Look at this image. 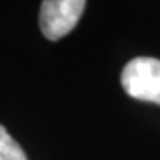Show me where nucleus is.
<instances>
[{
    "instance_id": "3",
    "label": "nucleus",
    "mask_w": 160,
    "mask_h": 160,
    "mask_svg": "<svg viewBox=\"0 0 160 160\" xmlns=\"http://www.w3.org/2000/svg\"><path fill=\"white\" fill-rule=\"evenodd\" d=\"M0 160H28L23 149L0 124Z\"/></svg>"
},
{
    "instance_id": "1",
    "label": "nucleus",
    "mask_w": 160,
    "mask_h": 160,
    "mask_svg": "<svg viewBox=\"0 0 160 160\" xmlns=\"http://www.w3.org/2000/svg\"><path fill=\"white\" fill-rule=\"evenodd\" d=\"M121 85L131 98L160 105V61L134 57L121 72Z\"/></svg>"
},
{
    "instance_id": "2",
    "label": "nucleus",
    "mask_w": 160,
    "mask_h": 160,
    "mask_svg": "<svg viewBox=\"0 0 160 160\" xmlns=\"http://www.w3.org/2000/svg\"><path fill=\"white\" fill-rule=\"evenodd\" d=\"M87 2L83 0H46L41 3L39 26L49 41L64 38L75 28Z\"/></svg>"
}]
</instances>
